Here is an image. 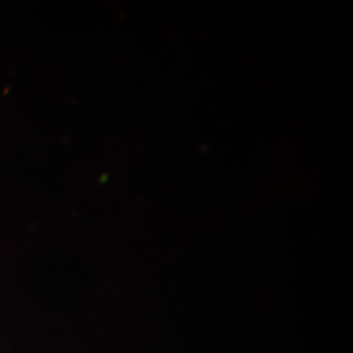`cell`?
I'll return each mask as SVG.
<instances>
[]
</instances>
